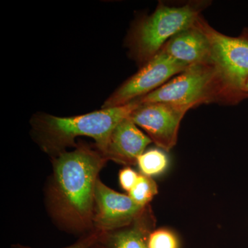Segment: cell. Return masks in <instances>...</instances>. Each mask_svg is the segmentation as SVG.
Wrapping results in <instances>:
<instances>
[{"label": "cell", "mask_w": 248, "mask_h": 248, "mask_svg": "<svg viewBox=\"0 0 248 248\" xmlns=\"http://www.w3.org/2000/svg\"><path fill=\"white\" fill-rule=\"evenodd\" d=\"M107 161L95 146L79 143L74 151L53 158L47 206L62 229L78 234L94 231L96 185Z\"/></svg>", "instance_id": "cell-1"}, {"label": "cell", "mask_w": 248, "mask_h": 248, "mask_svg": "<svg viewBox=\"0 0 248 248\" xmlns=\"http://www.w3.org/2000/svg\"><path fill=\"white\" fill-rule=\"evenodd\" d=\"M140 104L135 99L122 107L68 117L37 113L31 120V135L41 149L53 158L67 151L68 147H76L75 141L79 137L93 139L94 146L103 154L114 129Z\"/></svg>", "instance_id": "cell-2"}, {"label": "cell", "mask_w": 248, "mask_h": 248, "mask_svg": "<svg viewBox=\"0 0 248 248\" xmlns=\"http://www.w3.org/2000/svg\"><path fill=\"white\" fill-rule=\"evenodd\" d=\"M200 10L192 5L170 7L160 4L151 16L142 19L129 36L130 53L146 64L172 37L197 22Z\"/></svg>", "instance_id": "cell-3"}, {"label": "cell", "mask_w": 248, "mask_h": 248, "mask_svg": "<svg viewBox=\"0 0 248 248\" xmlns=\"http://www.w3.org/2000/svg\"><path fill=\"white\" fill-rule=\"evenodd\" d=\"M219 97L228 98L218 72L209 63L189 67L161 87L137 99L140 104L165 103L190 109Z\"/></svg>", "instance_id": "cell-4"}, {"label": "cell", "mask_w": 248, "mask_h": 248, "mask_svg": "<svg viewBox=\"0 0 248 248\" xmlns=\"http://www.w3.org/2000/svg\"><path fill=\"white\" fill-rule=\"evenodd\" d=\"M195 24L210 42L212 63L218 72L228 98L246 97L244 89L248 79V40L223 35L201 17Z\"/></svg>", "instance_id": "cell-5"}, {"label": "cell", "mask_w": 248, "mask_h": 248, "mask_svg": "<svg viewBox=\"0 0 248 248\" xmlns=\"http://www.w3.org/2000/svg\"><path fill=\"white\" fill-rule=\"evenodd\" d=\"M188 68L161 50L136 74L116 90L104 102L102 108L122 107L143 97L162 86L172 77L180 74Z\"/></svg>", "instance_id": "cell-6"}, {"label": "cell", "mask_w": 248, "mask_h": 248, "mask_svg": "<svg viewBox=\"0 0 248 248\" xmlns=\"http://www.w3.org/2000/svg\"><path fill=\"white\" fill-rule=\"evenodd\" d=\"M188 110L165 103H148L140 104L129 118L143 129L156 146L169 152L177 143L181 122Z\"/></svg>", "instance_id": "cell-7"}, {"label": "cell", "mask_w": 248, "mask_h": 248, "mask_svg": "<svg viewBox=\"0 0 248 248\" xmlns=\"http://www.w3.org/2000/svg\"><path fill=\"white\" fill-rule=\"evenodd\" d=\"M144 208L135 203L128 195L112 190L99 179L94 195V231L108 232L124 228Z\"/></svg>", "instance_id": "cell-8"}, {"label": "cell", "mask_w": 248, "mask_h": 248, "mask_svg": "<svg viewBox=\"0 0 248 248\" xmlns=\"http://www.w3.org/2000/svg\"><path fill=\"white\" fill-rule=\"evenodd\" d=\"M152 140L138 128L129 117L114 129L103 155L109 161L125 166L138 164L139 157L151 144Z\"/></svg>", "instance_id": "cell-9"}, {"label": "cell", "mask_w": 248, "mask_h": 248, "mask_svg": "<svg viewBox=\"0 0 248 248\" xmlns=\"http://www.w3.org/2000/svg\"><path fill=\"white\" fill-rule=\"evenodd\" d=\"M161 50L187 67L212 63L210 42L195 24L172 37Z\"/></svg>", "instance_id": "cell-10"}, {"label": "cell", "mask_w": 248, "mask_h": 248, "mask_svg": "<svg viewBox=\"0 0 248 248\" xmlns=\"http://www.w3.org/2000/svg\"><path fill=\"white\" fill-rule=\"evenodd\" d=\"M155 224L153 210L150 205H147L128 226L102 232L98 244L102 248H148V238Z\"/></svg>", "instance_id": "cell-11"}, {"label": "cell", "mask_w": 248, "mask_h": 248, "mask_svg": "<svg viewBox=\"0 0 248 248\" xmlns=\"http://www.w3.org/2000/svg\"><path fill=\"white\" fill-rule=\"evenodd\" d=\"M169 164V157L164 151L156 148L145 151L138 161L141 174L152 178L163 174L167 170Z\"/></svg>", "instance_id": "cell-12"}, {"label": "cell", "mask_w": 248, "mask_h": 248, "mask_svg": "<svg viewBox=\"0 0 248 248\" xmlns=\"http://www.w3.org/2000/svg\"><path fill=\"white\" fill-rule=\"evenodd\" d=\"M157 194V184L153 178L140 174L128 195L135 203L146 207Z\"/></svg>", "instance_id": "cell-13"}, {"label": "cell", "mask_w": 248, "mask_h": 248, "mask_svg": "<svg viewBox=\"0 0 248 248\" xmlns=\"http://www.w3.org/2000/svg\"><path fill=\"white\" fill-rule=\"evenodd\" d=\"M148 248H181L179 236L169 228L155 229L150 234Z\"/></svg>", "instance_id": "cell-14"}, {"label": "cell", "mask_w": 248, "mask_h": 248, "mask_svg": "<svg viewBox=\"0 0 248 248\" xmlns=\"http://www.w3.org/2000/svg\"><path fill=\"white\" fill-rule=\"evenodd\" d=\"M102 232L93 231L86 234L75 244L62 248H92L99 243ZM11 248H33L21 244L14 245Z\"/></svg>", "instance_id": "cell-15"}, {"label": "cell", "mask_w": 248, "mask_h": 248, "mask_svg": "<svg viewBox=\"0 0 248 248\" xmlns=\"http://www.w3.org/2000/svg\"><path fill=\"white\" fill-rule=\"evenodd\" d=\"M139 175L140 174L130 166H125L121 170L119 174V182L122 188L126 192H130L138 180Z\"/></svg>", "instance_id": "cell-16"}, {"label": "cell", "mask_w": 248, "mask_h": 248, "mask_svg": "<svg viewBox=\"0 0 248 248\" xmlns=\"http://www.w3.org/2000/svg\"><path fill=\"white\" fill-rule=\"evenodd\" d=\"M244 93L246 97H248V79L246 81V85H245L244 89Z\"/></svg>", "instance_id": "cell-17"}, {"label": "cell", "mask_w": 248, "mask_h": 248, "mask_svg": "<svg viewBox=\"0 0 248 248\" xmlns=\"http://www.w3.org/2000/svg\"><path fill=\"white\" fill-rule=\"evenodd\" d=\"M92 248H102L100 247V246H99V244H97L96 245V246H94V247Z\"/></svg>", "instance_id": "cell-18"}]
</instances>
